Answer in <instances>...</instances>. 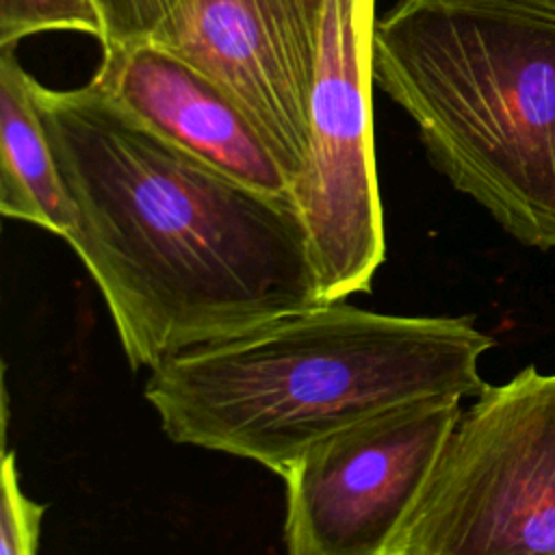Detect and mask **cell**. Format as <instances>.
Returning a JSON list of instances; mask_svg holds the SVG:
<instances>
[{
	"label": "cell",
	"instance_id": "12",
	"mask_svg": "<svg viewBox=\"0 0 555 555\" xmlns=\"http://www.w3.org/2000/svg\"><path fill=\"white\" fill-rule=\"evenodd\" d=\"M93 2L100 11L102 26H104V37L100 41L102 50L152 39L180 4V0H93Z\"/></svg>",
	"mask_w": 555,
	"mask_h": 555
},
{
	"label": "cell",
	"instance_id": "9",
	"mask_svg": "<svg viewBox=\"0 0 555 555\" xmlns=\"http://www.w3.org/2000/svg\"><path fill=\"white\" fill-rule=\"evenodd\" d=\"M35 85L13 46L0 48V212L67 238L76 215L37 108Z\"/></svg>",
	"mask_w": 555,
	"mask_h": 555
},
{
	"label": "cell",
	"instance_id": "5",
	"mask_svg": "<svg viewBox=\"0 0 555 555\" xmlns=\"http://www.w3.org/2000/svg\"><path fill=\"white\" fill-rule=\"evenodd\" d=\"M375 0H327L308 104V147L291 195L321 301L371 291L386 256L373 145Z\"/></svg>",
	"mask_w": 555,
	"mask_h": 555
},
{
	"label": "cell",
	"instance_id": "4",
	"mask_svg": "<svg viewBox=\"0 0 555 555\" xmlns=\"http://www.w3.org/2000/svg\"><path fill=\"white\" fill-rule=\"evenodd\" d=\"M392 555H555V373L527 366L462 412Z\"/></svg>",
	"mask_w": 555,
	"mask_h": 555
},
{
	"label": "cell",
	"instance_id": "3",
	"mask_svg": "<svg viewBox=\"0 0 555 555\" xmlns=\"http://www.w3.org/2000/svg\"><path fill=\"white\" fill-rule=\"evenodd\" d=\"M373 80L457 191L555 249V0H397L373 24Z\"/></svg>",
	"mask_w": 555,
	"mask_h": 555
},
{
	"label": "cell",
	"instance_id": "8",
	"mask_svg": "<svg viewBox=\"0 0 555 555\" xmlns=\"http://www.w3.org/2000/svg\"><path fill=\"white\" fill-rule=\"evenodd\" d=\"M89 82L167 143L258 191L293 199L291 180L247 115L173 50L154 39L104 48Z\"/></svg>",
	"mask_w": 555,
	"mask_h": 555
},
{
	"label": "cell",
	"instance_id": "7",
	"mask_svg": "<svg viewBox=\"0 0 555 555\" xmlns=\"http://www.w3.org/2000/svg\"><path fill=\"white\" fill-rule=\"evenodd\" d=\"M327 0H180L152 37L212 78L293 182L308 147Z\"/></svg>",
	"mask_w": 555,
	"mask_h": 555
},
{
	"label": "cell",
	"instance_id": "10",
	"mask_svg": "<svg viewBox=\"0 0 555 555\" xmlns=\"http://www.w3.org/2000/svg\"><path fill=\"white\" fill-rule=\"evenodd\" d=\"M46 30H80L98 41L104 37L93 0H0V48Z\"/></svg>",
	"mask_w": 555,
	"mask_h": 555
},
{
	"label": "cell",
	"instance_id": "2",
	"mask_svg": "<svg viewBox=\"0 0 555 555\" xmlns=\"http://www.w3.org/2000/svg\"><path fill=\"white\" fill-rule=\"evenodd\" d=\"M494 340L466 317H401L327 301L152 369L145 399L178 444L280 477L319 440L427 397H479Z\"/></svg>",
	"mask_w": 555,
	"mask_h": 555
},
{
	"label": "cell",
	"instance_id": "6",
	"mask_svg": "<svg viewBox=\"0 0 555 555\" xmlns=\"http://www.w3.org/2000/svg\"><path fill=\"white\" fill-rule=\"evenodd\" d=\"M460 418V397H427L306 449L282 475L286 555H392Z\"/></svg>",
	"mask_w": 555,
	"mask_h": 555
},
{
	"label": "cell",
	"instance_id": "1",
	"mask_svg": "<svg viewBox=\"0 0 555 555\" xmlns=\"http://www.w3.org/2000/svg\"><path fill=\"white\" fill-rule=\"evenodd\" d=\"M35 95L76 215L65 241L134 371L323 304L291 197L167 143L91 82Z\"/></svg>",
	"mask_w": 555,
	"mask_h": 555
},
{
	"label": "cell",
	"instance_id": "11",
	"mask_svg": "<svg viewBox=\"0 0 555 555\" xmlns=\"http://www.w3.org/2000/svg\"><path fill=\"white\" fill-rule=\"evenodd\" d=\"M0 477V555H37L46 505L24 494L13 451H4Z\"/></svg>",
	"mask_w": 555,
	"mask_h": 555
}]
</instances>
